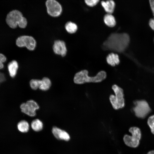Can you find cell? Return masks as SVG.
Segmentation results:
<instances>
[{"label": "cell", "instance_id": "cell-7", "mask_svg": "<svg viewBox=\"0 0 154 154\" xmlns=\"http://www.w3.org/2000/svg\"><path fill=\"white\" fill-rule=\"evenodd\" d=\"M16 43L18 47H25L30 50H34L36 44V40L33 37L27 35L18 37L16 39Z\"/></svg>", "mask_w": 154, "mask_h": 154}, {"label": "cell", "instance_id": "cell-10", "mask_svg": "<svg viewBox=\"0 0 154 154\" xmlns=\"http://www.w3.org/2000/svg\"><path fill=\"white\" fill-rule=\"evenodd\" d=\"M54 52L56 54L65 56L66 54L67 50L65 42L62 41L57 40L55 41L53 46Z\"/></svg>", "mask_w": 154, "mask_h": 154}, {"label": "cell", "instance_id": "cell-16", "mask_svg": "<svg viewBox=\"0 0 154 154\" xmlns=\"http://www.w3.org/2000/svg\"><path fill=\"white\" fill-rule=\"evenodd\" d=\"M104 21L105 24L110 27H113L116 24V21L114 16L111 14H106L104 17Z\"/></svg>", "mask_w": 154, "mask_h": 154}, {"label": "cell", "instance_id": "cell-13", "mask_svg": "<svg viewBox=\"0 0 154 154\" xmlns=\"http://www.w3.org/2000/svg\"><path fill=\"white\" fill-rule=\"evenodd\" d=\"M101 3L105 10L108 13L111 14L114 12L115 4L113 1H102Z\"/></svg>", "mask_w": 154, "mask_h": 154}, {"label": "cell", "instance_id": "cell-25", "mask_svg": "<svg viewBox=\"0 0 154 154\" xmlns=\"http://www.w3.org/2000/svg\"><path fill=\"white\" fill-rule=\"evenodd\" d=\"M149 25L151 28L154 31V17L149 20Z\"/></svg>", "mask_w": 154, "mask_h": 154}, {"label": "cell", "instance_id": "cell-4", "mask_svg": "<svg viewBox=\"0 0 154 154\" xmlns=\"http://www.w3.org/2000/svg\"><path fill=\"white\" fill-rule=\"evenodd\" d=\"M112 89L115 95L112 94L109 97V100L113 108L117 110L124 107L125 100L123 89L116 84L113 85Z\"/></svg>", "mask_w": 154, "mask_h": 154}, {"label": "cell", "instance_id": "cell-23", "mask_svg": "<svg viewBox=\"0 0 154 154\" xmlns=\"http://www.w3.org/2000/svg\"><path fill=\"white\" fill-rule=\"evenodd\" d=\"M99 1L98 0H86L85 1V2L88 6L93 7L96 5Z\"/></svg>", "mask_w": 154, "mask_h": 154}, {"label": "cell", "instance_id": "cell-26", "mask_svg": "<svg viewBox=\"0 0 154 154\" xmlns=\"http://www.w3.org/2000/svg\"><path fill=\"white\" fill-rule=\"evenodd\" d=\"M149 1L151 9L154 16V0H151Z\"/></svg>", "mask_w": 154, "mask_h": 154}, {"label": "cell", "instance_id": "cell-1", "mask_svg": "<svg viewBox=\"0 0 154 154\" xmlns=\"http://www.w3.org/2000/svg\"><path fill=\"white\" fill-rule=\"evenodd\" d=\"M129 40V36L126 33H113L109 36L103 45L106 49L122 52L128 46Z\"/></svg>", "mask_w": 154, "mask_h": 154}, {"label": "cell", "instance_id": "cell-17", "mask_svg": "<svg viewBox=\"0 0 154 154\" xmlns=\"http://www.w3.org/2000/svg\"><path fill=\"white\" fill-rule=\"evenodd\" d=\"M18 130L21 132L25 133L27 132L29 129V125L26 121L23 120L19 121L17 125Z\"/></svg>", "mask_w": 154, "mask_h": 154}, {"label": "cell", "instance_id": "cell-12", "mask_svg": "<svg viewBox=\"0 0 154 154\" xmlns=\"http://www.w3.org/2000/svg\"><path fill=\"white\" fill-rule=\"evenodd\" d=\"M8 70L10 76L12 78H15L16 76L19 68L18 64L16 60H12L8 63Z\"/></svg>", "mask_w": 154, "mask_h": 154}, {"label": "cell", "instance_id": "cell-20", "mask_svg": "<svg viewBox=\"0 0 154 154\" xmlns=\"http://www.w3.org/2000/svg\"><path fill=\"white\" fill-rule=\"evenodd\" d=\"M147 123L151 129V133L154 135V115L148 118Z\"/></svg>", "mask_w": 154, "mask_h": 154}, {"label": "cell", "instance_id": "cell-22", "mask_svg": "<svg viewBox=\"0 0 154 154\" xmlns=\"http://www.w3.org/2000/svg\"><path fill=\"white\" fill-rule=\"evenodd\" d=\"M6 57L3 54L0 53V70L4 68V64L6 61Z\"/></svg>", "mask_w": 154, "mask_h": 154}, {"label": "cell", "instance_id": "cell-15", "mask_svg": "<svg viewBox=\"0 0 154 154\" xmlns=\"http://www.w3.org/2000/svg\"><path fill=\"white\" fill-rule=\"evenodd\" d=\"M51 85L50 79L47 77H44L39 81V89L43 91L49 89Z\"/></svg>", "mask_w": 154, "mask_h": 154}, {"label": "cell", "instance_id": "cell-21", "mask_svg": "<svg viewBox=\"0 0 154 154\" xmlns=\"http://www.w3.org/2000/svg\"><path fill=\"white\" fill-rule=\"evenodd\" d=\"M39 80L38 79H33L30 81V86L32 89L36 90L39 88Z\"/></svg>", "mask_w": 154, "mask_h": 154}, {"label": "cell", "instance_id": "cell-2", "mask_svg": "<svg viewBox=\"0 0 154 154\" xmlns=\"http://www.w3.org/2000/svg\"><path fill=\"white\" fill-rule=\"evenodd\" d=\"M88 71L86 70H82L77 72L75 75L73 80L77 84H82L86 83L100 82L105 80L107 74L104 71H101L94 76H89Z\"/></svg>", "mask_w": 154, "mask_h": 154}, {"label": "cell", "instance_id": "cell-11", "mask_svg": "<svg viewBox=\"0 0 154 154\" xmlns=\"http://www.w3.org/2000/svg\"><path fill=\"white\" fill-rule=\"evenodd\" d=\"M52 132L55 137L58 139L68 141L70 139V136L66 132L56 127H53Z\"/></svg>", "mask_w": 154, "mask_h": 154}, {"label": "cell", "instance_id": "cell-24", "mask_svg": "<svg viewBox=\"0 0 154 154\" xmlns=\"http://www.w3.org/2000/svg\"><path fill=\"white\" fill-rule=\"evenodd\" d=\"M6 80L5 74L2 69L0 70V84Z\"/></svg>", "mask_w": 154, "mask_h": 154}, {"label": "cell", "instance_id": "cell-6", "mask_svg": "<svg viewBox=\"0 0 154 154\" xmlns=\"http://www.w3.org/2000/svg\"><path fill=\"white\" fill-rule=\"evenodd\" d=\"M134 104L133 110L135 116L139 118H144L151 111L149 104L145 100L136 101Z\"/></svg>", "mask_w": 154, "mask_h": 154}, {"label": "cell", "instance_id": "cell-5", "mask_svg": "<svg viewBox=\"0 0 154 154\" xmlns=\"http://www.w3.org/2000/svg\"><path fill=\"white\" fill-rule=\"evenodd\" d=\"M131 135H125L123 140L125 144L127 146L133 148L138 147L141 137V132L140 129L136 127H132L129 129Z\"/></svg>", "mask_w": 154, "mask_h": 154}, {"label": "cell", "instance_id": "cell-27", "mask_svg": "<svg viewBox=\"0 0 154 154\" xmlns=\"http://www.w3.org/2000/svg\"><path fill=\"white\" fill-rule=\"evenodd\" d=\"M147 154H154V150L149 151Z\"/></svg>", "mask_w": 154, "mask_h": 154}, {"label": "cell", "instance_id": "cell-19", "mask_svg": "<svg viewBox=\"0 0 154 154\" xmlns=\"http://www.w3.org/2000/svg\"><path fill=\"white\" fill-rule=\"evenodd\" d=\"M77 25L75 23L69 21L67 22L65 25V28L66 31L70 33H75L77 29Z\"/></svg>", "mask_w": 154, "mask_h": 154}, {"label": "cell", "instance_id": "cell-8", "mask_svg": "<svg viewBox=\"0 0 154 154\" xmlns=\"http://www.w3.org/2000/svg\"><path fill=\"white\" fill-rule=\"evenodd\" d=\"M20 107L22 112L31 117L36 115V111L39 108L37 103L32 100L27 101L26 103H22Z\"/></svg>", "mask_w": 154, "mask_h": 154}, {"label": "cell", "instance_id": "cell-3", "mask_svg": "<svg viewBox=\"0 0 154 154\" xmlns=\"http://www.w3.org/2000/svg\"><path fill=\"white\" fill-rule=\"evenodd\" d=\"M6 21L8 25L12 29L16 28L18 25L21 28H25L27 23L26 19L20 11L17 10H13L7 14Z\"/></svg>", "mask_w": 154, "mask_h": 154}, {"label": "cell", "instance_id": "cell-9", "mask_svg": "<svg viewBox=\"0 0 154 154\" xmlns=\"http://www.w3.org/2000/svg\"><path fill=\"white\" fill-rule=\"evenodd\" d=\"M48 14L53 17H58L61 14L62 9L61 5L55 0H48L45 3Z\"/></svg>", "mask_w": 154, "mask_h": 154}, {"label": "cell", "instance_id": "cell-14", "mask_svg": "<svg viewBox=\"0 0 154 154\" xmlns=\"http://www.w3.org/2000/svg\"><path fill=\"white\" fill-rule=\"evenodd\" d=\"M106 61L108 64L112 66L118 64L120 62L118 55L116 54L113 53L108 55L106 57Z\"/></svg>", "mask_w": 154, "mask_h": 154}, {"label": "cell", "instance_id": "cell-18", "mask_svg": "<svg viewBox=\"0 0 154 154\" xmlns=\"http://www.w3.org/2000/svg\"><path fill=\"white\" fill-rule=\"evenodd\" d=\"M43 126L42 123L38 119L33 120L31 123L32 129L36 131H38L41 130L42 129Z\"/></svg>", "mask_w": 154, "mask_h": 154}]
</instances>
